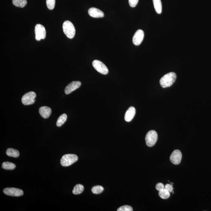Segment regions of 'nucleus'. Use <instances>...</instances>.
Masks as SVG:
<instances>
[{
  "label": "nucleus",
  "mask_w": 211,
  "mask_h": 211,
  "mask_svg": "<svg viewBox=\"0 0 211 211\" xmlns=\"http://www.w3.org/2000/svg\"><path fill=\"white\" fill-rule=\"evenodd\" d=\"M177 78L176 73L171 72L162 77L160 80V84L163 88L171 87L175 82Z\"/></svg>",
  "instance_id": "nucleus-1"
},
{
  "label": "nucleus",
  "mask_w": 211,
  "mask_h": 211,
  "mask_svg": "<svg viewBox=\"0 0 211 211\" xmlns=\"http://www.w3.org/2000/svg\"><path fill=\"white\" fill-rule=\"evenodd\" d=\"M63 29L67 37L72 39L74 37L76 33L75 27L73 23L69 20L64 22L63 25Z\"/></svg>",
  "instance_id": "nucleus-2"
},
{
  "label": "nucleus",
  "mask_w": 211,
  "mask_h": 211,
  "mask_svg": "<svg viewBox=\"0 0 211 211\" xmlns=\"http://www.w3.org/2000/svg\"><path fill=\"white\" fill-rule=\"evenodd\" d=\"M78 156L74 154H67L63 156L60 161L62 166H69L78 160Z\"/></svg>",
  "instance_id": "nucleus-3"
},
{
  "label": "nucleus",
  "mask_w": 211,
  "mask_h": 211,
  "mask_svg": "<svg viewBox=\"0 0 211 211\" xmlns=\"http://www.w3.org/2000/svg\"><path fill=\"white\" fill-rule=\"evenodd\" d=\"M145 140L146 144L148 146L150 147L153 146L157 141V133L154 130L149 131L147 134Z\"/></svg>",
  "instance_id": "nucleus-4"
},
{
  "label": "nucleus",
  "mask_w": 211,
  "mask_h": 211,
  "mask_svg": "<svg viewBox=\"0 0 211 211\" xmlns=\"http://www.w3.org/2000/svg\"><path fill=\"white\" fill-rule=\"evenodd\" d=\"M92 65L94 69L101 74L106 75L108 73V69L102 62L98 60H94L93 61Z\"/></svg>",
  "instance_id": "nucleus-5"
},
{
  "label": "nucleus",
  "mask_w": 211,
  "mask_h": 211,
  "mask_svg": "<svg viewBox=\"0 0 211 211\" xmlns=\"http://www.w3.org/2000/svg\"><path fill=\"white\" fill-rule=\"evenodd\" d=\"M36 94L35 92H30L25 94L22 98V102L24 105H29L34 104Z\"/></svg>",
  "instance_id": "nucleus-6"
},
{
  "label": "nucleus",
  "mask_w": 211,
  "mask_h": 211,
  "mask_svg": "<svg viewBox=\"0 0 211 211\" xmlns=\"http://www.w3.org/2000/svg\"><path fill=\"white\" fill-rule=\"evenodd\" d=\"M35 39L37 41L44 39L46 37V30L45 27L40 24H37L35 27Z\"/></svg>",
  "instance_id": "nucleus-7"
},
{
  "label": "nucleus",
  "mask_w": 211,
  "mask_h": 211,
  "mask_svg": "<svg viewBox=\"0 0 211 211\" xmlns=\"http://www.w3.org/2000/svg\"><path fill=\"white\" fill-rule=\"evenodd\" d=\"M3 192L9 196L19 197L24 194V192L21 189L15 188H6L4 189Z\"/></svg>",
  "instance_id": "nucleus-8"
},
{
  "label": "nucleus",
  "mask_w": 211,
  "mask_h": 211,
  "mask_svg": "<svg viewBox=\"0 0 211 211\" xmlns=\"http://www.w3.org/2000/svg\"><path fill=\"white\" fill-rule=\"evenodd\" d=\"M144 36V34L143 31L141 29H138L136 31L132 38V42L133 44L137 46L141 44L143 40Z\"/></svg>",
  "instance_id": "nucleus-9"
},
{
  "label": "nucleus",
  "mask_w": 211,
  "mask_h": 211,
  "mask_svg": "<svg viewBox=\"0 0 211 211\" xmlns=\"http://www.w3.org/2000/svg\"><path fill=\"white\" fill-rule=\"evenodd\" d=\"M182 159V154L179 150H176L172 153L170 159L171 162L174 165L179 164Z\"/></svg>",
  "instance_id": "nucleus-10"
},
{
  "label": "nucleus",
  "mask_w": 211,
  "mask_h": 211,
  "mask_svg": "<svg viewBox=\"0 0 211 211\" xmlns=\"http://www.w3.org/2000/svg\"><path fill=\"white\" fill-rule=\"evenodd\" d=\"M81 85H82V83L79 81L72 82V83L69 84L65 88V94H69L73 91H75L77 89L79 88Z\"/></svg>",
  "instance_id": "nucleus-11"
},
{
  "label": "nucleus",
  "mask_w": 211,
  "mask_h": 211,
  "mask_svg": "<svg viewBox=\"0 0 211 211\" xmlns=\"http://www.w3.org/2000/svg\"><path fill=\"white\" fill-rule=\"evenodd\" d=\"M88 13L90 16L94 18H102L104 16V13L96 7H91L89 9Z\"/></svg>",
  "instance_id": "nucleus-12"
},
{
  "label": "nucleus",
  "mask_w": 211,
  "mask_h": 211,
  "mask_svg": "<svg viewBox=\"0 0 211 211\" xmlns=\"http://www.w3.org/2000/svg\"><path fill=\"white\" fill-rule=\"evenodd\" d=\"M136 110L134 107H130L126 112L124 119L126 122L131 121L135 114Z\"/></svg>",
  "instance_id": "nucleus-13"
},
{
  "label": "nucleus",
  "mask_w": 211,
  "mask_h": 211,
  "mask_svg": "<svg viewBox=\"0 0 211 211\" xmlns=\"http://www.w3.org/2000/svg\"><path fill=\"white\" fill-rule=\"evenodd\" d=\"M39 111L41 116L44 119H47L49 118L52 113V110L51 108L46 106H42L40 108Z\"/></svg>",
  "instance_id": "nucleus-14"
},
{
  "label": "nucleus",
  "mask_w": 211,
  "mask_h": 211,
  "mask_svg": "<svg viewBox=\"0 0 211 211\" xmlns=\"http://www.w3.org/2000/svg\"><path fill=\"white\" fill-rule=\"evenodd\" d=\"M154 9L157 13L161 14L162 12V4L161 0H153Z\"/></svg>",
  "instance_id": "nucleus-15"
},
{
  "label": "nucleus",
  "mask_w": 211,
  "mask_h": 211,
  "mask_svg": "<svg viewBox=\"0 0 211 211\" xmlns=\"http://www.w3.org/2000/svg\"><path fill=\"white\" fill-rule=\"evenodd\" d=\"M6 153L8 156L14 158H17L20 155V153L18 150L12 148L7 149Z\"/></svg>",
  "instance_id": "nucleus-16"
},
{
  "label": "nucleus",
  "mask_w": 211,
  "mask_h": 211,
  "mask_svg": "<svg viewBox=\"0 0 211 211\" xmlns=\"http://www.w3.org/2000/svg\"><path fill=\"white\" fill-rule=\"evenodd\" d=\"M13 4L16 7H24L26 6L27 4L26 0H13Z\"/></svg>",
  "instance_id": "nucleus-17"
},
{
  "label": "nucleus",
  "mask_w": 211,
  "mask_h": 211,
  "mask_svg": "<svg viewBox=\"0 0 211 211\" xmlns=\"http://www.w3.org/2000/svg\"><path fill=\"white\" fill-rule=\"evenodd\" d=\"M84 188L83 185L82 184H78L76 185L74 187L73 191V194L75 195H78L82 194L83 192Z\"/></svg>",
  "instance_id": "nucleus-18"
},
{
  "label": "nucleus",
  "mask_w": 211,
  "mask_h": 211,
  "mask_svg": "<svg viewBox=\"0 0 211 211\" xmlns=\"http://www.w3.org/2000/svg\"><path fill=\"white\" fill-rule=\"evenodd\" d=\"M16 165L14 163L10 162H4L2 163V168L5 170H12L15 169Z\"/></svg>",
  "instance_id": "nucleus-19"
},
{
  "label": "nucleus",
  "mask_w": 211,
  "mask_h": 211,
  "mask_svg": "<svg viewBox=\"0 0 211 211\" xmlns=\"http://www.w3.org/2000/svg\"><path fill=\"white\" fill-rule=\"evenodd\" d=\"M67 116L66 114H63L60 115L58 119L56 125L58 127L61 126L66 122Z\"/></svg>",
  "instance_id": "nucleus-20"
},
{
  "label": "nucleus",
  "mask_w": 211,
  "mask_h": 211,
  "mask_svg": "<svg viewBox=\"0 0 211 211\" xmlns=\"http://www.w3.org/2000/svg\"><path fill=\"white\" fill-rule=\"evenodd\" d=\"M170 193L168 192L165 189H163L162 190L159 191V196L162 199H167L169 198L170 196Z\"/></svg>",
  "instance_id": "nucleus-21"
},
{
  "label": "nucleus",
  "mask_w": 211,
  "mask_h": 211,
  "mask_svg": "<svg viewBox=\"0 0 211 211\" xmlns=\"http://www.w3.org/2000/svg\"><path fill=\"white\" fill-rule=\"evenodd\" d=\"M104 188L100 185L94 186L92 189V191L94 194H100L101 193L104 191Z\"/></svg>",
  "instance_id": "nucleus-22"
},
{
  "label": "nucleus",
  "mask_w": 211,
  "mask_h": 211,
  "mask_svg": "<svg viewBox=\"0 0 211 211\" xmlns=\"http://www.w3.org/2000/svg\"><path fill=\"white\" fill-rule=\"evenodd\" d=\"M47 7L50 10H52L55 7V0H46Z\"/></svg>",
  "instance_id": "nucleus-23"
},
{
  "label": "nucleus",
  "mask_w": 211,
  "mask_h": 211,
  "mask_svg": "<svg viewBox=\"0 0 211 211\" xmlns=\"http://www.w3.org/2000/svg\"><path fill=\"white\" fill-rule=\"evenodd\" d=\"M117 211H132L133 210L132 207L128 205H124L119 207Z\"/></svg>",
  "instance_id": "nucleus-24"
},
{
  "label": "nucleus",
  "mask_w": 211,
  "mask_h": 211,
  "mask_svg": "<svg viewBox=\"0 0 211 211\" xmlns=\"http://www.w3.org/2000/svg\"><path fill=\"white\" fill-rule=\"evenodd\" d=\"M139 0H128L129 6L131 7H134L137 5Z\"/></svg>",
  "instance_id": "nucleus-25"
},
{
  "label": "nucleus",
  "mask_w": 211,
  "mask_h": 211,
  "mask_svg": "<svg viewBox=\"0 0 211 211\" xmlns=\"http://www.w3.org/2000/svg\"><path fill=\"white\" fill-rule=\"evenodd\" d=\"M156 188L157 190L159 191L164 189L165 186L163 183H159L157 184L156 186Z\"/></svg>",
  "instance_id": "nucleus-26"
},
{
  "label": "nucleus",
  "mask_w": 211,
  "mask_h": 211,
  "mask_svg": "<svg viewBox=\"0 0 211 211\" xmlns=\"http://www.w3.org/2000/svg\"><path fill=\"white\" fill-rule=\"evenodd\" d=\"M165 189L169 193L172 192L173 191V187H172V185L169 184H167L165 185Z\"/></svg>",
  "instance_id": "nucleus-27"
}]
</instances>
